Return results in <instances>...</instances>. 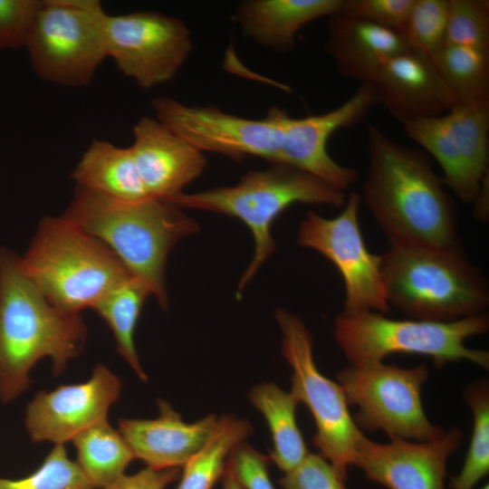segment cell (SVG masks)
Masks as SVG:
<instances>
[{
  "label": "cell",
  "instance_id": "cell-1",
  "mask_svg": "<svg viewBox=\"0 0 489 489\" xmlns=\"http://www.w3.org/2000/svg\"><path fill=\"white\" fill-rule=\"evenodd\" d=\"M363 198L390 246L460 245L456 206L428 155L367 129Z\"/></svg>",
  "mask_w": 489,
  "mask_h": 489
},
{
  "label": "cell",
  "instance_id": "cell-2",
  "mask_svg": "<svg viewBox=\"0 0 489 489\" xmlns=\"http://www.w3.org/2000/svg\"><path fill=\"white\" fill-rule=\"evenodd\" d=\"M87 328L81 313L53 305L23 272L19 256L0 246V400L17 398L44 358L63 372L83 350Z\"/></svg>",
  "mask_w": 489,
  "mask_h": 489
},
{
  "label": "cell",
  "instance_id": "cell-3",
  "mask_svg": "<svg viewBox=\"0 0 489 489\" xmlns=\"http://www.w3.org/2000/svg\"><path fill=\"white\" fill-rule=\"evenodd\" d=\"M181 209L167 200L123 201L76 186L62 217L110 248L167 310L168 254L179 240L199 229Z\"/></svg>",
  "mask_w": 489,
  "mask_h": 489
},
{
  "label": "cell",
  "instance_id": "cell-4",
  "mask_svg": "<svg viewBox=\"0 0 489 489\" xmlns=\"http://www.w3.org/2000/svg\"><path fill=\"white\" fill-rule=\"evenodd\" d=\"M386 298L415 320L453 321L484 313L489 289L461 245L390 246L381 254Z\"/></svg>",
  "mask_w": 489,
  "mask_h": 489
},
{
  "label": "cell",
  "instance_id": "cell-5",
  "mask_svg": "<svg viewBox=\"0 0 489 489\" xmlns=\"http://www.w3.org/2000/svg\"><path fill=\"white\" fill-rule=\"evenodd\" d=\"M347 197L318 177L281 163L250 170L238 183L192 194L182 193L168 202L226 215L244 223L254 238V253L237 286L240 295L246 284L275 251L272 225L295 203L342 206Z\"/></svg>",
  "mask_w": 489,
  "mask_h": 489
},
{
  "label": "cell",
  "instance_id": "cell-6",
  "mask_svg": "<svg viewBox=\"0 0 489 489\" xmlns=\"http://www.w3.org/2000/svg\"><path fill=\"white\" fill-rule=\"evenodd\" d=\"M23 272L55 307L81 313L132 274L103 243L61 217H44Z\"/></svg>",
  "mask_w": 489,
  "mask_h": 489
},
{
  "label": "cell",
  "instance_id": "cell-7",
  "mask_svg": "<svg viewBox=\"0 0 489 489\" xmlns=\"http://www.w3.org/2000/svg\"><path fill=\"white\" fill-rule=\"evenodd\" d=\"M488 329L489 318L484 313L453 321H430L395 320L377 312H342L334 320L333 336L350 365L405 353L428 356L437 368L465 360L488 369L489 352L465 344L469 337Z\"/></svg>",
  "mask_w": 489,
  "mask_h": 489
},
{
  "label": "cell",
  "instance_id": "cell-8",
  "mask_svg": "<svg viewBox=\"0 0 489 489\" xmlns=\"http://www.w3.org/2000/svg\"><path fill=\"white\" fill-rule=\"evenodd\" d=\"M106 14L98 0H41L24 46L34 73L65 87L91 83L107 57Z\"/></svg>",
  "mask_w": 489,
  "mask_h": 489
},
{
  "label": "cell",
  "instance_id": "cell-9",
  "mask_svg": "<svg viewBox=\"0 0 489 489\" xmlns=\"http://www.w3.org/2000/svg\"><path fill=\"white\" fill-rule=\"evenodd\" d=\"M275 318L282 333V354L292 370L290 392L313 417L314 446L346 481L357 443L363 434L350 413L341 386L316 367L312 334L303 321L284 309L276 310Z\"/></svg>",
  "mask_w": 489,
  "mask_h": 489
},
{
  "label": "cell",
  "instance_id": "cell-10",
  "mask_svg": "<svg viewBox=\"0 0 489 489\" xmlns=\"http://www.w3.org/2000/svg\"><path fill=\"white\" fill-rule=\"evenodd\" d=\"M428 376L425 364L400 368L377 361L350 364L337 379L349 406L358 408L353 420L359 428L382 430L390 439L422 442L444 433L423 408L421 390Z\"/></svg>",
  "mask_w": 489,
  "mask_h": 489
},
{
  "label": "cell",
  "instance_id": "cell-11",
  "mask_svg": "<svg viewBox=\"0 0 489 489\" xmlns=\"http://www.w3.org/2000/svg\"><path fill=\"white\" fill-rule=\"evenodd\" d=\"M402 126L436 160L445 187L461 202L475 205L488 192L489 101L457 104L443 115Z\"/></svg>",
  "mask_w": 489,
  "mask_h": 489
},
{
  "label": "cell",
  "instance_id": "cell-12",
  "mask_svg": "<svg viewBox=\"0 0 489 489\" xmlns=\"http://www.w3.org/2000/svg\"><path fill=\"white\" fill-rule=\"evenodd\" d=\"M361 196L350 193L341 212L326 218L307 212L297 231V243L321 254L339 271L345 289L344 313H387L381 273L382 256L368 249L359 220Z\"/></svg>",
  "mask_w": 489,
  "mask_h": 489
},
{
  "label": "cell",
  "instance_id": "cell-13",
  "mask_svg": "<svg viewBox=\"0 0 489 489\" xmlns=\"http://www.w3.org/2000/svg\"><path fill=\"white\" fill-rule=\"evenodd\" d=\"M104 31L107 57L146 90L170 82L193 50L187 24L159 12L107 14Z\"/></svg>",
  "mask_w": 489,
  "mask_h": 489
},
{
  "label": "cell",
  "instance_id": "cell-14",
  "mask_svg": "<svg viewBox=\"0 0 489 489\" xmlns=\"http://www.w3.org/2000/svg\"><path fill=\"white\" fill-rule=\"evenodd\" d=\"M151 107L157 120L203 153L278 161L284 111L278 107L262 119L240 117L210 105H187L167 96L155 97Z\"/></svg>",
  "mask_w": 489,
  "mask_h": 489
},
{
  "label": "cell",
  "instance_id": "cell-15",
  "mask_svg": "<svg viewBox=\"0 0 489 489\" xmlns=\"http://www.w3.org/2000/svg\"><path fill=\"white\" fill-rule=\"evenodd\" d=\"M376 103L373 87L363 82L346 101L329 111L293 118L284 110L277 163L305 171L345 191L358 179V172L336 162L328 153L327 143L338 129L361 122Z\"/></svg>",
  "mask_w": 489,
  "mask_h": 489
},
{
  "label": "cell",
  "instance_id": "cell-16",
  "mask_svg": "<svg viewBox=\"0 0 489 489\" xmlns=\"http://www.w3.org/2000/svg\"><path fill=\"white\" fill-rule=\"evenodd\" d=\"M121 388L120 378L105 364L98 363L86 381L39 391L25 409L24 427L30 439L65 445L107 420Z\"/></svg>",
  "mask_w": 489,
  "mask_h": 489
},
{
  "label": "cell",
  "instance_id": "cell-17",
  "mask_svg": "<svg viewBox=\"0 0 489 489\" xmlns=\"http://www.w3.org/2000/svg\"><path fill=\"white\" fill-rule=\"evenodd\" d=\"M461 440L458 428L422 442L396 438L380 444L363 435L356 446L353 465L388 489H445L446 462Z\"/></svg>",
  "mask_w": 489,
  "mask_h": 489
},
{
  "label": "cell",
  "instance_id": "cell-18",
  "mask_svg": "<svg viewBox=\"0 0 489 489\" xmlns=\"http://www.w3.org/2000/svg\"><path fill=\"white\" fill-rule=\"evenodd\" d=\"M368 83L377 102L402 124L443 115L459 104L433 60L413 51L389 59Z\"/></svg>",
  "mask_w": 489,
  "mask_h": 489
},
{
  "label": "cell",
  "instance_id": "cell-19",
  "mask_svg": "<svg viewBox=\"0 0 489 489\" xmlns=\"http://www.w3.org/2000/svg\"><path fill=\"white\" fill-rule=\"evenodd\" d=\"M131 150L151 198L169 201L199 177L207 161L201 152L156 118L143 116L133 126Z\"/></svg>",
  "mask_w": 489,
  "mask_h": 489
},
{
  "label": "cell",
  "instance_id": "cell-20",
  "mask_svg": "<svg viewBox=\"0 0 489 489\" xmlns=\"http://www.w3.org/2000/svg\"><path fill=\"white\" fill-rule=\"evenodd\" d=\"M159 416L152 419L120 418L118 429L135 458L147 467L164 470L183 467L212 436L218 417L209 415L186 423L165 400L158 401Z\"/></svg>",
  "mask_w": 489,
  "mask_h": 489
},
{
  "label": "cell",
  "instance_id": "cell-21",
  "mask_svg": "<svg viewBox=\"0 0 489 489\" xmlns=\"http://www.w3.org/2000/svg\"><path fill=\"white\" fill-rule=\"evenodd\" d=\"M327 53L341 77L369 82L389 59L410 51L400 32L335 13L329 16Z\"/></svg>",
  "mask_w": 489,
  "mask_h": 489
},
{
  "label": "cell",
  "instance_id": "cell-22",
  "mask_svg": "<svg viewBox=\"0 0 489 489\" xmlns=\"http://www.w3.org/2000/svg\"><path fill=\"white\" fill-rule=\"evenodd\" d=\"M341 0H244L234 19L242 34L279 53L296 45V36L308 24L335 14Z\"/></svg>",
  "mask_w": 489,
  "mask_h": 489
},
{
  "label": "cell",
  "instance_id": "cell-23",
  "mask_svg": "<svg viewBox=\"0 0 489 489\" xmlns=\"http://www.w3.org/2000/svg\"><path fill=\"white\" fill-rule=\"evenodd\" d=\"M76 186L123 201L151 198L140 178L130 147L93 139L73 168Z\"/></svg>",
  "mask_w": 489,
  "mask_h": 489
},
{
  "label": "cell",
  "instance_id": "cell-24",
  "mask_svg": "<svg viewBox=\"0 0 489 489\" xmlns=\"http://www.w3.org/2000/svg\"><path fill=\"white\" fill-rule=\"evenodd\" d=\"M252 404L264 415L273 448L268 456L284 474L296 468L308 455L296 421L298 401L274 383H261L249 393Z\"/></svg>",
  "mask_w": 489,
  "mask_h": 489
},
{
  "label": "cell",
  "instance_id": "cell-25",
  "mask_svg": "<svg viewBox=\"0 0 489 489\" xmlns=\"http://www.w3.org/2000/svg\"><path fill=\"white\" fill-rule=\"evenodd\" d=\"M72 442L76 462L95 489L105 488L122 477L135 458L123 436L108 420L87 428Z\"/></svg>",
  "mask_w": 489,
  "mask_h": 489
},
{
  "label": "cell",
  "instance_id": "cell-26",
  "mask_svg": "<svg viewBox=\"0 0 489 489\" xmlns=\"http://www.w3.org/2000/svg\"><path fill=\"white\" fill-rule=\"evenodd\" d=\"M148 287L131 275L106 294L93 308L110 327L119 354L136 375L147 381L134 342L138 321L148 298Z\"/></svg>",
  "mask_w": 489,
  "mask_h": 489
},
{
  "label": "cell",
  "instance_id": "cell-27",
  "mask_svg": "<svg viewBox=\"0 0 489 489\" xmlns=\"http://www.w3.org/2000/svg\"><path fill=\"white\" fill-rule=\"evenodd\" d=\"M253 432L251 424L233 416L218 418L216 427L206 446L183 466L177 489H213L224 475L233 449Z\"/></svg>",
  "mask_w": 489,
  "mask_h": 489
},
{
  "label": "cell",
  "instance_id": "cell-28",
  "mask_svg": "<svg viewBox=\"0 0 489 489\" xmlns=\"http://www.w3.org/2000/svg\"><path fill=\"white\" fill-rule=\"evenodd\" d=\"M432 60L459 104L489 101V50L445 43Z\"/></svg>",
  "mask_w": 489,
  "mask_h": 489
},
{
  "label": "cell",
  "instance_id": "cell-29",
  "mask_svg": "<svg viewBox=\"0 0 489 489\" xmlns=\"http://www.w3.org/2000/svg\"><path fill=\"white\" fill-rule=\"evenodd\" d=\"M473 414L468 450L459 474L451 479L452 489H473L489 472V388L485 379L469 384L464 390Z\"/></svg>",
  "mask_w": 489,
  "mask_h": 489
},
{
  "label": "cell",
  "instance_id": "cell-30",
  "mask_svg": "<svg viewBox=\"0 0 489 489\" xmlns=\"http://www.w3.org/2000/svg\"><path fill=\"white\" fill-rule=\"evenodd\" d=\"M449 0H414L401 34L410 51L430 57L446 43Z\"/></svg>",
  "mask_w": 489,
  "mask_h": 489
},
{
  "label": "cell",
  "instance_id": "cell-31",
  "mask_svg": "<svg viewBox=\"0 0 489 489\" xmlns=\"http://www.w3.org/2000/svg\"><path fill=\"white\" fill-rule=\"evenodd\" d=\"M0 489H95L64 445H54L41 465L18 479L0 477Z\"/></svg>",
  "mask_w": 489,
  "mask_h": 489
},
{
  "label": "cell",
  "instance_id": "cell-32",
  "mask_svg": "<svg viewBox=\"0 0 489 489\" xmlns=\"http://www.w3.org/2000/svg\"><path fill=\"white\" fill-rule=\"evenodd\" d=\"M445 43L489 50V1L449 0Z\"/></svg>",
  "mask_w": 489,
  "mask_h": 489
},
{
  "label": "cell",
  "instance_id": "cell-33",
  "mask_svg": "<svg viewBox=\"0 0 489 489\" xmlns=\"http://www.w3.org/2000/svg\"><path fill=\"white\" fill-rule=\"evenodd\" d=\"M414 0H341L336 13L402 31Z\"/></svg>",
  "mask_w": 489,
  "mask_h": 489
},
{
  "label": "cell",
  "instance_id": "cell-34",
  "mask_svg": "<svg viewBox=\"0 0 489 489\" xmlns=\"http://www.w3.org/2000/svg\"><path fill=\"white\" fill-rule=\"evenodd\" d=\"M278 483L283 489H347L331 464L321 454L312 453Z\"/></svg>",
  "mask_w": 489,
  "mask_h": 489
},
{
  "label": "cell",
  "instance_id": "cell-35",
  "mask_svg": "<svg viewBox=\"0 0 489 489\" xmlns=\"http://www.w3.org/2000/svg\"><path fill=\"white\" fill-rule=\"evenodd\" d=\"M38 0H0V51L25 46Z\"/></svg>",
  "mask_w": 489,
  "mask_h": 489
},
{
  "label": "cell",
  "instance_id": "cell-36",
  "mask_svg": "<svg viewBox=\"0 0 489 489\" xmlns=\"http://www.w3.org/2000/svg\"><path fill=\"white\" fill-rule=\"evenodd\" d=\"M234 475L243 489H275L269 475L268 456L241 442L229 458Z\"/></svg>",
  "mask_w": 489,
  "mask_h": 489
},
{
  "label": "cell",
  "instance_id": "cell-37",
  "mask_svg": "<svg viewBox=\"0 0 489 489\" xmlns=\"http://www.w3.org/2000/svg\"><path fill=\"white\" fill-rule=\"evenodd\" d=\"M178 468L156 470L146 467L136 474L126 475L102 489H165L180 477Z\"/></svg>",
  "mask_w": 489,
  "mask_h": 489
},
{
  "label": "cell",
  "instance_id": "cell-38",
  "mask_svg": "<svg viewBox=\"0 0 489 489\" xmlns=\"http://www.w3.org/2000/svg\"><path fill=\"white\" fill-rule=\"evenodd\" d=\"M223 489H243L236 481L228 460L223 475Z\"/></svg>",
  "mask_w": 489,
  "mask_h": 489
},
{
  "label": "cell",
  "instance_id": "cell-39",
  "mask_svg": "<svg viewBox=\"0 0 489 489\" xmlns=\"http://www.w3.org/2000/svg\"><path fill=\"white\" fill-rule=\"evenodd\" d=\"M480 489H489L488 484H484V485L482 486Z\"/></svg>",
  "mask_w": 489,
  "mask_h": 489
}]
</instances>
